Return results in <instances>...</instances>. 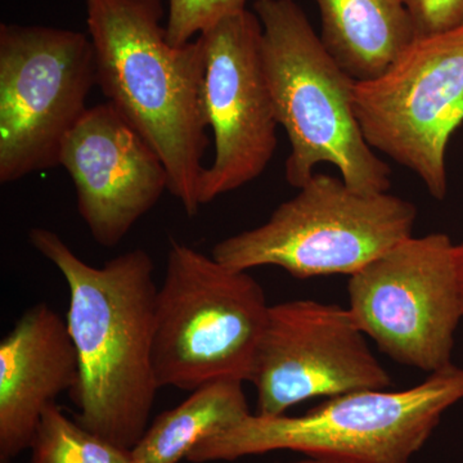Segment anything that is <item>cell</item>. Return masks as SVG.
Segmentation results:
<instances>
[{"instance_id":"5","label":"cell","mask_w":463,"mask_h":463,"mask_svg":"<svg viewBox=\"0 0 463 463\" xmlns=\"http://www.w3.org/2000/svg\"><path fill=\"white\" fill-rule=\"evenodd\" d=\"M269 307L248 270L172 240L156 300L158 386L191 392L223 377L249 381Z\"/></svg>"},{"instance_id":"1","label":"cell","mask_w":463,"mask_h":463,"mask_svg":"<svg viewBox=\"0 0 463 463\" xmlns=\"http://www.w3.org/2000/svg\"><path fill=\"white\" fill-rule=\"evenodd\" d=\"M29 240L69 288L66 322L80 371L70 394L79 410L75 420L132 450L147 430L160 389L154 364V259L138 248L94 267L56 232L35 227Z\"/></svg>"},{"instance_id":"9","label":"cell","mask_w":463,"mask_h":463,"mask_svg":"<svg viewBox=\"0 0 463 463\" xmlns=\"http://www.w3.org/2000/svg\"><path fill=\"white\" fill-rule=\"evenodd\" d=\"M347 292L359 327L392 361L429 374L453 364L463 301L449 236L402 241L352 274Z\"/></svg>"},{"instance_id":"4","label":"cell","mask_w":463,"mask_h":463,"mask_svg":"<svg viewBox=\"0 0 463 463\" xmlns=\"http://www.w3.org/2000/svg\"><path fill=\"white\" fill-rule=\"evenodd\" d=\"M463 401V368L449 367L402 392L361 390L327 398L301 416L249 414L191 450L187 461H236L291 450L340 463H411L441 417Z\"/></svg>"},{"instance_id":"20","label":"cell","mask_w":463,"mask_h":463,"mask_svg":"<svg viewBox=\"0 0 463 463\" xmlns=\"http://www.w3.org/2000/svg\"><path fill=\"white\" fill-rule=\"evenodd\" d=\"M288 463H340L330 461V459L316 458V457H306V458L298 459Z\"/></svg>"},{"instance_id":"11","label":"cell","mask_w":463,"mask_h":463,"mask_svg":"<svg viewBox=\"0 0 463 463\" xmlns=\"http://www.w3.org/2000/svg\"><path fill=\"white\" fill-rule=\"evenodd\" d=\"M205 48L203 108L215 156L201 176L200 205L239 190L265 172L276 154V111L261 57V24L241 11L201 33Z\"/></svg>"},{"instance_id":"14","label":"cell","mask_w":463,"mask_h":463,"mask_svg":"<svg viewBox=\"0 0 463 463\" xmlns=\"http://www.w3.org/2000/svg\"><path fill=\"white\" fill-rule=\"evenodd\" d=\"M322 44L355 81L371 80L417 38L403 0H315Z\"/></svg>"},{"instance_id":"10","label":"cell","mask_w":463,"mask_h":463,"mask_svg":"<svg viewBox=\"0 0 463 463\" xmlns=\"http://www.w3.org/2000/svg\"><path fill=\"white\" fill-rule=\"evenodd\" d=\"M249 383L257 414L268 417L310 399L392 385L349 307L309 298L269 307Z\"/></svg>"},{"instance_id":"16","label":"cell","mask_w":463,"mask_h":463,"mask_svg":"<svg viewBox=\"0 0 463 463\" xmlns=\"http://www.w3.org/2000/svg\"><path fill=\"white\" fill-rule=\"evenodd\" d=\"M30 449L32 463H134L129 449L88 430L57 403L43 414Z\"/></svg>"},{"instance_id":"12","label":"cell","mask_w":463,"mask_h":463,"mask_svg":"<svg viewBox=\"0 0 463 463\" xmlns=\"http://www.w3.org/2000/svg\"><path fill=\"white\" fill-rule=\"evenodd\" d=\"M76 207L93 240L114 249L169 190V174L147 141L111 103L88 109L61 148Z\"/></svg>"},{"instance_id":"13","label":"cell","mask_w":463,"mask_h":463,"mask_svg":"<svg viewBox=\"0 0 463 463\" xmlns=\"http://www.w3.org/2000/svg\"><path fill=\"white\" fill-rule=\"evenodd\" d=\"M79 376L65 319L47 303L26 309L0 341V463L32 448L43 414Z\"/></svg>"},{"instance_id":"15","label":"cell","mask_w":463,"mask_h":463,"mask_svg":"<svg viewBox=\"0 0 463 463\" xmlns=\"http://www.w3.org/2000/svg\"><path fill=\"white\" fill-rule=\"evenodd\" d=\"M251 414L243 381L223 377L203 383L172 410L158 414L130 452L134 463H179L201 441Z\"/></svg>"},{"instance_id":"2","label":"cell","mask_w":463,"mask_h":463,"mask_svg":"<svg viewBox=\"0 0 463 463\" xmlns=\"http://www.w3.org/2000/svg\"><path fill=\"white\" fill-rule=\"evenodd\" d=\"M85 7L97 85L156 151L169 174L167 192L194 218L209 147L203 38L170 44L164 0H85Z\"/></svg>"},{"instance_id":"6","label":"cell","mask_w":463,"mask_h":463,"mask_svg":"<svg viewBox=\"0 0 463 463\" xmlns=\"http://www.w3.org/2000/svg\"><path fill=\"white\" fill-rule=\"evenodd\" d=\"M416 218L410 201L316 173L264 224L216 243L212 257L237 270L272 265L298 279L352 276L412 237Z\"/></svg>"},{"instance_id":"17","label":"cell","mask_w":463,"mask_h":463,"mask_svg":"<svg viewBox=\"0 0 463 463\" xmlns=\"http://www.w3.org/2000/svg\"><path fill=\"white\" fill-rule=\"evenodd\" d=\"M248 0H169L166 36L175 47L187 44L232 14L245 11Z\"/></svg>"},{"instance_id":"7","label":"cell","mask_w":463,"mask_h":463,"mask_svg":"<svg viewBox=\"0 0 463 463\" xmlns=\"http://www.w3.org/2000/svg\"><path fill=\"white\" fill-rule=\"evenodd\" d=\"M97 85L90 35L0 25V183L60 166L61 148Z\"/></svg>"},{"instance_id":"18","label":"cell","mask_w":463,"mask_h":463,"mask_svg":"<svg viewBox=\"0 0 463 463\" xmlns=\"http://www.w3.org/2000/svg\"><path fill=\"white\" fill-rule=\"evenodd\" d=\"M417 38L463 26V0H403Z\"/></svg>"},{"instance_id":"8","label":"cell","mask_w":463,"mask_h":463,"mask_svg":"<svg viewBox=\"0 0 463 463\" xmlns=\"http://www.w3.org/2000/svg\"><path fill=\"white\" fill-rule=\"evenodd\" d=\"M354 111L371 148L446 199L447 148L463 124V26L419 36L383 74L356 81Z\"/></svg>"},{"instance_id":"19","label":"cell","mask_w":463,"mask_h":463,"mask_svg":"<svg viewBox=\"0 0 463 463\" xmlns=\"http://www.w3.org/2000/svg\"><path fill=\"white\" fill-rule=\"evenodd\" d=\"M457 264H458L459 286H461L463 301V243L457 245Z\"/></svg>"},{"instance_id":"3","label":"cell","mask_w":463,"mask_h":463,"mask_svg":"<svg viewBox=\"0 0 463 463\" xmlns=\"http://www.w3.org/2000/svg\"><path fill=\"white\" fill-rule=\"evenodd\" d=\"M261 57L277 121L288 134L285 176L301 188L330 164L362 194L392 187V169L365 142L354 111L356 81L322 44L295 0H257Z\"/></svg>"}]
</instances>
